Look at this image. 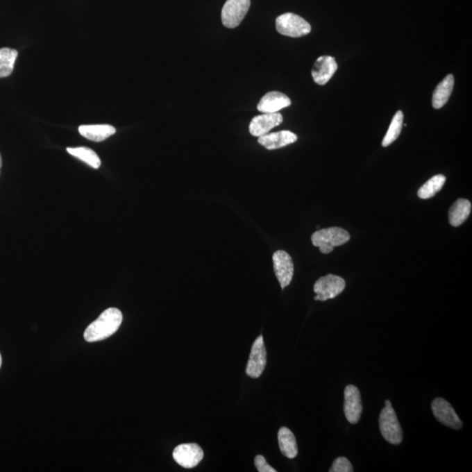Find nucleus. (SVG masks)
I'll return each mask as SVG.
<instances>
[{
	"label": "nucleus",
	"instance_id": "obj_23",
	"mask_svg": "<svg viewBox=\"0 0 472 472\" xmlns=\"http://www.w3.org/2000/svg\"><path fill=\"white\" fill-rule=\"evenodd\" d=\"M403 111H397L396 114L394 115L392 122L390 124L389 130H387L385 137L383 138L382 146L387 147L390 146L396 141L398 137L400 136L401 128H403Z\"/></svg>",
	"mask_w": 472,
	"mask_h": 472
},
{
	"label": "nucleus",
	"instance_id": "obj_6",
	"mask_svg": "<svg viewBox=\"0 0 472 472\" xmlns=\"http://www.w3.org/2000/svg\"><path fill=\"white\" fill-rule=\"evenodd\" d=\"M346 288V282L340 276L335 275H327L320 278L314 285V292L317 296L315 300L326 301L328 299L335 298Z\"/></svg>",
	"mask_w": 472,
	"mask_h": 472
},
{
	"label": "nucleus",
	"instance_id": "obj_13",
	"mask_svg": "<svg viewBox=\"0 0 472 472\" xmlns=\"http://www.w3.org/2000/svg\"><path fill=\"white\" fill-rule=\"evenodd\" d=\"M338 69V64L332 56H321L316 60L312 67L313 80L319 85H325Z\"/></svg>",
	"mask_w": 472,
	"mask_h": 472
},
{
	"label": "nucleus",
	"instance_id": "obj_15",
	"mask_svg": "<svg viewBox=\"0 0 472 472\" xmlns=\"http://www.w3.org/2000/svg\"><path fill=\"white\" fill-rule=\"evenodd\" d=\"M298 136L289 130L278 131L271 134H266L258 138V143L268 150H276L295 143Z\"/></svg>",
	"mask_w": 472,
	"mask_h": 472
},
{
	"label": "nucleus",
	"instance_id": "obj_3",
	"mask_svg": "<svg viewBox=\"0 0 472 472\" xmlns=\"http://www.w3.org/2000/svg\"><path fill=\"white\" fill-rule=\"evenodd\" d=\"M379 425L384 439L391 444H401L403 439V430L389 400L385 401V407L380 412Z\"/></svg>",
	"mask_w": 472,
	"mask_h": 472
},
{
	"label": "nucleus",
	"instance_id": "obj_20",
	"mask_svg": "<svg viewBox=\"0 0 472 472\" xmlns=\"http://www.w3.org/2000/svg\"><path fill=\"white\" fill-rule=\"evenodd\" d=\"M19 53L9 47L0 49V78L11 76Z\"/></svg>",
	"mask_w": 472,
	"mask_h": 472
},
{
	"label": "nucleus",
	"instance_id": "obj_22",
	"mask_svg": "<svg viewBox=\"0 0 472 472\" xmlns=\"http://www.w3.org/2000/svg\"><path fill=\"white\" fill-rule=\"evenodd\" d=\"M67 153L72 156L79 158L80 160L84 162L90 167L94 168V169H99L101 167V160L93 150L90 149L87 147H77V148H67Z\"/></svg>",
	"mask_w": 472,
	"mask_h": 472
},
{
	"label": "nucleus",
	"instance_id": "obj_2",
	"mask_svg": "<svg viewBox=\"0 0 472 472\" xmlns=\"http://www.w3.org/2000/svg\"><path fill=\"white\" fill-rule=\"evenodd\" d=\"M350 240L349 233L342 228L320 229L312 235V244L323 254H330L333 248L346 244Z\"/></svg>",
	"mask_w": 472,
	"mask_h": 472
},
{
	"label": "nucleus",
	"instance_id": "obj_1",
	"mask_svg": "<svg viewBox=\"0 0 472 472\" xmlns=\"http://www.w3.org/2000/svg\"><path fill=\"white\" fill-rule=\"evenodd\" d=\"M123 322V314L117 308L106 310L99 318L87 327L84 339L87 342H96L113 335Z\"/></svg>",
	"mask_w": 472,
	"mask_h": 472
},
{
	"label": "nucleus",
	"instance_id": "obj_7",
	"mask_svg": "<svg viewBox=\"0 0 472 472\" xmlns=\"http://www.w3.org/2000/svg\"><path fill=\"white\" fill-rule=\"evenodd\" d=\"M266 363H267V352H266L264 337L260 336L253 344L246 373L254 379L259 378L264 373Z\"/></svg>",
	"mask_w": 472,
	"mask_h": 472
},
{
	"label": "nucleus",
	"instance_id": "obj_14",
	"mask_svg": "<svg viewBox=\"0 0 472 472\" xmlns=\"http://www.w3.org/2000/svg\"><path fill=\"white\" fill-rule=\"evenodd\" d=\"M291 104L292 101L286 94L272 91L262 96L258 109L262 113H278L279 110L289 107Z\"/></svg>",
	"mask_w": 472,
	"mask_h": 472
},
{
	"label": "nucleus",
	"instance_id": "obj_12",
	"mask_svg": "<svg viewBox=\"0 0 472 472\" xmlns=\"http://www.w3.org/2000/svg\"><path fill=\"white\" fill-rule=\"evenodd\" d=\"M283 116L280 113H264L256 116L249 124V133L254 137H262L268 134L273 128L283 123Z\"/></svg>",
	"mask_w": 472,
	"mask_h": 472
},
{
	"label": "nucleus",
	"instance_id": "obj_18",
	"mask_svg": "<svg viewBox=\"0 0 472 472\" xmlns=\"http://www.w3.org/2000/svg\"><path fill=\"white\" fill-rule=\"evenodd\" d=\"M471 212V201L465 199H458L455 203L451 205L448 212V221L453 227H460L470 217Z\"/></svg>",
	"mask_w": 472,
	"mask_h": 472
},
{
	"label": "nucleus",
	"instance_id": "obj_9",
	"mask_svg": "<svg viewBox=\"0 0 472 472\" xmlns=\"http://www.w3.org/2000/svg\"><path fill=\"white\" fill-rule=\"evenodd\" d=\"M434 416L441 423L453 430H460L463 428V423L458 417L456 411L444 398H436L431 404Z\"/></svg>",
	"mask_w": 472,
	"mask_h": 472
},
{
	"label": "nucleus",
	"instance_id": "obj_27",
	"mask_svg": "<svg viewBox=\"0 0 472 472\" xmlns=\"http://www.w3.org/2000/svg\"><path fill=\"white\" fill-rule=\"evenodd\" d=\"M1 365H2V357L1 354H0V367H1Z\"/></svg>",
	"mask_w": 472,
	"mask_h": 472
},
{
	"label": "nucleus",
	"instance_id": "obj_24",
	"mask_svg": "<svg viewBox=\"0 0 472 472\" xmlns=\"http://www.w3.org/2000/svg\"><path fill=\"white\" fill-rule=\"evenodd\" d=\"M330 472H353V465L347 458L340 457L336 458L333 462L332 468L330 469Z\"/></svg>",
	"mask_w": 472,
	"mask_h": 472
},
{
	"label": "nucleus",
	"instance_id": "obj_10",
	"mask_svg": "<svg viewBox=\"0 0 472 472\" xmlns=\"http://www.w3.org/2000/svg\"><path fill=\"white\" fill-rule=\"evenodd\" d=\"M273 264L276 278L282 289H285L292 283L294 275V264L291 255L287 252L278 251L273 255Z\"/></svg>",
	"mask_w": 472,
	"mask_h": 472
},
{
	"label": "nucleus",
	"instance_id": "obj_17",
	"mask_svg": "<svg viewBox=\"0 0 472 472\" xmlns=\"http://www.w3.org/2000/svg\"><path fill=\"white\" fill-rule=\"evenodd\" d=\"M278 437L280 450L283 456L289 460L295 458L298 453V448L292 431L288 428L283 427L278 431Z\"/></svg>",
	"mask_w": 472,
	"mask_h": 472
},
{
	"label": "nucleus",
	"instance_id": "obj_19",
	"mask_svg": "<svg viewBox=\"0 0 472 472\" xmlns=\"http://www.w3.org/2000/svg\"><path fill=\"white\" fill-rule=\"evenodd\" d=\"M454 76L448 75L438 84L433 93L432 106L435 109H441L450 99L454 87Z\"/></svg>",
	"mask_w": 472,
	"mask_h": 472
},
{
	"label": "nucleus",
	"instance_id": "obj_16",
	"mask_svg": "<svg viewBox=\"0 0 472 472\" xmlns=\"http://www.w3.org/2000/svg\"><path fill=\"white\" fill-rule=\"evenodd\" d=\"M79 133L93 142H102L116 133L117 130L109 124H94L79 127Z\"/></svg>",
	"mask_w": 472,
	"mask_h": 472
},
{
	"label": "nucleus",
	"instance_id": "obj_5",
	"mask_svg": "<svg viewBox=\"0 0 472 472\" xmlns=\"http://www.w3.org/2000/svg\"><path fill=\"white\" fill-rule=\"evenodd\" d=\"M251 8V0H227L221 10L222 24L228 28H237Z\"/></svg>",
	"mask_w": 472,
	"mask_h": 472
},
{
	"label": "nucleus",
	"instance_id": "obj_21",
	"mask_svg": "<svg viewBox=\"0 0 472 472\" xmlns=\"http://www.w3.org/2000/svg\"><path fill=\"white\" fill-rule=\"evenodd\" d=\"M445 182H446V178L441 174L436 175V176L430 178L418 190V197L423 199V200H428V199L434 197L438 192L441 190Z\"/></svg>",
	"mask_w": 472,
	"mask_h": 472
},
{
	"label": "nucleus",
	"instance_id": "obj_8",
	"mask_svg": "<svg viewBox=\"0 0 472 472\" xmlns=\"http://www.w3.org/2000/svg\"><path fill=\"white\" fill-rule=\"evenodd\" d=\"M174 460L178 464L185 469L197 466L203 460L204 453L200 445L196 444H183L174 448Z\"/></svg>",
	"mask_w": 472,
	"mask_h": 472
},
{
	"label": "nucleus",
	"instance_id": "obj_25",
	"mask_svg": "<svg viewBox=\"0 0 472 472\" xmlns=\"http://www.w3.org/2000/svg\"><path fill=\"white\" fill-rule=\"evenodd\" d=\"M255 465L259 472H276L274 468L271 467L266 461L264 456L258 455L255 458Z\"/></svg>",
	"mask_w": 472,
	"mask_h": 472
},
{
	"label": "nucleus",
	"instance_id": "obj_26",
	"mask_svg": "<svg viewBox=\"0 0 472 472\" xmlns=\"http://www.w3.org/2000/svg\"><path fill=\"white\" fill-rule=\"evenodd\" d=\"M2 167V158H1V154H0V169H1Z\"/></svg>",
	"mask_w": 472,
	"mask_h": 472
},
{
	"label": "nucleus",
	"instance_id": "obj_11",
	"mask_svg": "<svg viewBox=\"0 0 472 472\" xmlns=\"http://www.w3.org/2000/svg\"><path fill=\"white\" fill-rule=\"evenodd\" d=\"M363 411L362 396L358 387L348 385L345 389V403H344V412L346 420L350 423H359Z\"/></svg>",
	"mask_w": 472,
	"mask_h": 472
},
{
	"label": "nucleus",
	"instance_id": "obj_4",
	"mask_svg": "<svg viewBox=\"0 0 472 472\" xmlns=\"http://www.w3.org/2000/svg\"><path fill=\"white\" fill-rule=\"evenodd\" d=\"M276 30L281 35L292 38H299L311 33L312 26L302 17L287 12L280 15L276 20Z\"/></svg>",
	"mask_w": 472,
	"mask_h": 472
}]
</instances>
